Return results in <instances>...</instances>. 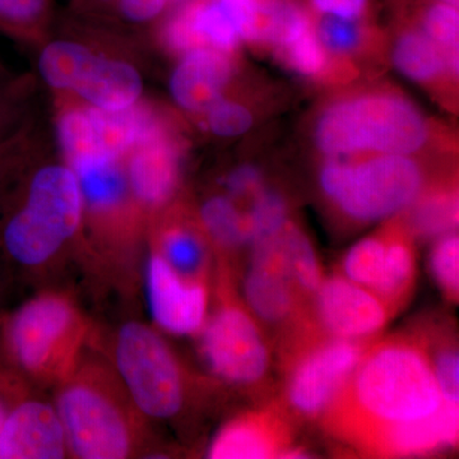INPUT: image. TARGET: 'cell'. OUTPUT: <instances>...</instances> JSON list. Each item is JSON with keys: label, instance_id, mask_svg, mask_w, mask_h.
I'll return each instance as SVG.
<instances>
[{"label": "cell", "instance_id": "6da1fadb", "mask_svg": "<svg viewBox=\"0 0 459 459\" xmlns=\"http://www.w3.org/2000/svg\"><path fill=\"white\" fill-rule=\"evenodd\" d=\"M40 129L0 160V249L21 277L41 285L82 259L83 202L77 175Z\"/></svg>", "mask_w": 459, "mask_h": 459}, {"label": "cell", "instance_id": "7a4b0ae2", "mask_svg": "<svg viewBox=\"0 0 459 459\" xmlns=\"http://www.w3.org/2000/svg\"><path fill=\"white\" fill-rule=\"evenodd\" d=\"M54 404L68 444L69 458H156L165 455L108 359L93 347L84 351L53 389Z\"/></svg>", "mask_w": 459, "mask_h": 459}, {"label": "cell", "instance_id": "3957f363", "mask_svg": "<svg viewBox=\"0 0 459 459\" xmlns=\"http://www.w3.org/2000/svg\"><path fill=\"white\" fill-rule=\"evenodd\" d=\"M35 51L39 77L53 98L104 111L124 110L144 98V75L128 33L69 17Z\"/></svg>", "mask_w": 459, "mask_h": 459}, {"label": "cell", "instance_id": "277c9868", "mask_svg": "<svg viewBox=\"0 0 459 459\" xmlns=\"http://www.w3.org/2000/svg\"><path fill=\"white\" fill-rule=\"evenodd\" d=\"M69 166L82 193L81 265L101 285L132 300L142 285L148 220L133 197L124 156H93Z\"/></svg>", "mask_w": 459, "mask_h": 459}, {"label": "cell", "instance_id": "5b68a950", "mask_svg": "<svg viewBox=\"0 0 459 459\" xmlns=\"http://www.w3.org/2000/svg\"><path fill=\"white\" fill-rule=\"evenodd\" d=\"M338 398H343L347 428L368 446L391 429L430 418L446 404L427 352L403 341L364 353Z\"/></svg>", "mask_w": 459, "mask_h": 459}, {"label": "cell", "instance_id": "8992f818", "mask_svg": "<svg viewBox=\"0 0 459 459\" xmlns=\"http://www.w3.org/2000/svg\"><path fill=\"white\" fill-rule=\"evenodd\" d=\"M95 328L72 292L44 287L0 313V364L33 389L53 391L89 349Z\"/></svg>", "mask_w": 459, "mask_h": 459}, {"label": "cell", "instance_id": "52a82bcc", "mask_svg": "<svg viewBox=\"0 0 459 459\" xmlns=\"http://www.w3.org/2000/svg\"><path fill=\"white\" fill-rule=\"evenodd\" d=\"M430 126L409 98L376 89L332 100L313 126V142L325 159L360 155L412 156L427 146Z\"/></svg>", "mask_w": 459, "mask_h": 459}, {"label": "cell", "instance_id": "ba28073f", "mask_svg": "<svg viewBox=\"0 0 459 459\" xmlns=\"http://www.w3.org/2000/svg\"><path fill=\"white\" fill-rule=\"evenodd\" d=\"M91 347L108 359L148 421L170 424L189 409L192 380L160 329L140 319L107 331L96 325Z\"/></svg>", "mask_w": 459, "mask_h": 459}, {"label": "cell", "instance_id": "9c48e42d", "mask_svg": "<svg viewBox=\"0 0 459 459\" xmlns=\"http://www.w3.org/2000/svg\"><path fill=\"white\" fill-rule=\"evenodd\" d=\"M318 181L323 197L338 212L362 223L403 212L425 188L416 160L382 153L325 159Z\"/></svg>", "mask_w": 459, "mask_h": 459}, {"label": "cell", "instance_id": "30bf717a", "mask_svg": "<svg viewBox=\"0 0 459 459\" xmlns=\"http://www.w3.org/2000/svg\"><path fill=\"white\" fill-rule=\"evenodd\" d=\"M186 151L177 115L150 100L140 135L124 155L133 197L147 220L179 197Z\"/></svg>", "mask_w": 459, "mask_h": 459}, {"label": "cell", "instance_id": "8fae6325", "mask_svg": "<svg viewBox=\"0 0 459 459\" xmlns=\"http://www.w3.org/2000/svg\"><path fill=\"white\" fill-rule=\"evenodd\" d=\"M198 334L202 359L220 382L250 385L267 373V344L255 320L238 305L222 304Z\"/></svg>", "mask_w": 459, "mask_h": 459}, {"label": "cell", "instance_id": "7c38bea8", "mask_svg": "<svg viewBox=\"0 0 459 459\" xmlns=\"http://www.w3.org/2000/svg\"><path fill=\"white\" fill-rule=\"evenodd\" d=\"M142 283L157 329L175 336H195L208 318L207 283L177 273L157 253L146 249Z\"/></svg>", "mask_w": 459, "mask_h": 459}, {"label": "cell", "instance_id": "4fadbf2b", "mask_svg": "<svg viewBox=\"0 0 459 459\" xmlns=\"http://www.w3.org/2000/svg\"><path fill=\"white\" fill-rule=\"evenodd\" d=\"M362 355L360 344L341 338L314 350L291 373L290 404L305 416L325 412L343 391Z\"/></svg>", "mask_w": 459, "mask_h": 459}, {"label": "cell", "instance_id": "5bb4252c", "mask_svg": "<svg viewBox=\"0 0 459 459\" xmlns=\"http://www.w3.org/2000/svg\"><path fill=\"white\" fill-rule=\"evenodd\" d=\"M69 458L62 420L53 398L27 391L9 410L0 434V459Z\"/></svg>", "mask_w": 459, "mask_h": 459}, {"label": "cell", "instance_id": "9a60e30c", "mask_svg": "<svg viewBox=\"0 0 459 459\" xmlns=\"http://www.w3.org/2000/svg\"><path fill=\"white\" fill-rule=\"evenodd\" d=\"M210 246L197 213L180 195L148 219L146 249L157 253L186 279L205 282Z\"/></svg>", "mask_w": 459, "mask_h": 459}, {"label": "cell", "instance_id": "2e32d148", "mask_svg": "<svg viewBox=\"0 0 459 459\" xmlns=\"http://www.w3.org/2000/svg\"><path fill=\"white\" fill-rule=\"evenodd\" d=\"M319 319L341 340H360L377 333L389 319V305L346 277L323 281L316 291Z\"/></svg>", "mask_w": 459, "mask_h": 459}, {"label": "cell", "instance_id": "e0dca14e", "mask_svg": "<svg viewBox=\"0 0 459 459\" xmlns=\"http://www.w3.org/2000/svg\"><path fill=\"white\" fill-rule=\"evenodd\" d=\"M177 59L169 80L172 101L184 113L199 117L230 90L237 72L235 56L198 48Z\"/></svg>", "mask_w": 459, "mask_h": 459}, {"label": "cell", "instance_id": "ac0fdd59", "mask_svg": "<svg viewBox=\"0 0 459 459\" xmlns=\"http://www.w3.org/2000/svg\"><path fill=\"white\" fill-rule=\"evenodd\" d=\"M280 234L250 246L244 296L252 312L268 323H281L295 309L294 283L287 272Z\"/></svg>", "mask_w": 459, "mask_h": 459}, {"label": "cell", "instance_id": "d6986e66", "mask_svg": "<svg viewBox=\"0 0 459 459\" xmlns=\"http://www.w3.org/2000/svg\"><path fill=\"white\" fill-rule=\"evenodd\" d=\"M280 425L261 413L238 416L214 435L207 457L211 459H263L285 451Z\"/></svg>", "mask_w": 459, "mask_h": 459}, {"label": "cell", "instance_id": "ffe728a7", "mask_svg": "<svg viewBox=\"0 0 459 459\" xmlns=\"http://www.w3.org/2000/svg\"><path fill=\"white\" fill-rule=\"evenodd\" d=\"M458 430V404L446 403L430 418L385 431L371 446L383 455H428L457 443Z\"/></svg>", "mask_w": 459, "mask_h": 459}, {"label": "cell", "instance_id": "44dd1931", "mask_svg": "<svg viewBox=\"0 0 459 459\" xmlns=\"http://www.w3.org/2000/svg\"><path fill=\"white\" fill-rule=\"evenodd\" d=\"M36 84L30 74L0 78V160L39 126L33 102Z\"/></svg>", "mask_w": 459, "mask_h": 459}, {"label": "cell", "instance_id": "7402d4cb", "mask_svg": "<svg viewBox=\"0 0 459 459\" xmlns=\"http://www.w3.org/2000/svg\"><path fill=\"white\" fill-rule=\"evenodd\" d=\"M392 63L402 75L416 83L433 86L444 78H453L446 51L419 27L404 29L395 38Z\"/></svg>", "mask_w": 459, "mask_h": 459}, {"label": "cell", "instance_id": "603a6c76", "mask_svg": "<svg viewBox=\"0 0 459 459\" xmlns=\"http://www.w3.org/2000/svg\"><path fill=\"white\" fill-rule=\"evenodd\" d=\"M54 0H0V33L38 50L56 29Z\"/></svg>", "mask_w": 459, "mask_h": 459}, {"label": "cell", "instance_id": "cb8c5ba5", "mask_svg": "<svg viewBox=\"0 0 459 459\" xmlns=\"http://www.w3.org/2000/svg\"><path fill=\"white\" fill-rule=\"evenodd\" d=\"M195 213L211 246L221 252H234L249 246L247 213L225 193L205 198Z\"/></svg>", "mask_w": 459, "mask_h": 459}, {"label": "cell", "instance_id": "d4e9b609", "mask_svg": "<svg viewBox=\"0 0 459 459\" xmlns=\"http://www.w3.org/2000/svg\"><path fill=\"white\" fill-rule=\"evenodd\" d=\"M409 228L424 238H437L458 225V195L455 188L425 189L409 208Z\"/></svg>", "mask_w": 459, "mask_h": 459}, {"label": "cell", "instance_id": "484cf974", "mask_svg": "<svg viewBox=\"0 0 459 459\" xmlns=\"http://www.w3.org/2000/svg\"><path fill=\"white\" fill-rule=\"evenodd\" d=\"M280 240L287 272L294 286L303 290L305 294H316L325 280L310 238L290 219L281 230Z\"/></svg>", "mask_w": 459, "mask_h": 459}, {"label": "cell", "instance_id": "4316f807", "mask_svg": "<svg viewBox=\"0 0 459 459\" xmlns=\"http://www.w3.org/2000/svg\"><path fill=\"white\" fill-rule=\"evenodd\" d=\"M314 31L329 56L346 60L359 56L370 44L373 32L364 18H344L334 14L316 13Z\"/></svg>", "mask_w": 459, "mask_h": 459}, {"label": "cell", "instance_id": "83f0119b", "mask_svg": "<svg viewBox=\"0 0 459 459\" xmlns=\"http://www.w3.org/2000/svg\"><path fill=\"white\" fill-rule=\"evenodd\" d=\"M415 276V256L409 238L400 232L388 234V249L382 280L374 294L391 307L404 298Z\"/></svg>", "mask_w": 459, "mask_h": 459}, {"label": "cell", "instance_id": "f1b7e54d", "mask_svg": "<svg viewBox=\"0 0 459 459\" xmlns=\"http://www.w3.org/2000/svg\"><path fill=\"white\" fill-rule=\"evenodd\" d=\"M388 234L362 238L347 252L343 259L346 279L370 291H376L386 261Z\"/></svg>", "mask_w": 459, "mask_h": 459}, {"label": "cell", "instance_id": "f546056e", "mask_svg": "<svg viewBox=\"0 0 459 459\" xmlns=\"http://www.w3.org/2000/svg\"><path fill=\"white\" fill-rule=\"evenodd\" d=\"M249 246L279 234L290 220L289 204L280 192L263 188L250 199L247 211Z\"/></svg>", "mask_w": 459, "mask_h": 459}, {"label": "cell", "instance_id": "4dcf8cb0", "mask_svg": "<svg viewBox=\"0 0 459 459\" xmlns=\"http://www.w3.org/2000/svg\"><path fill=\"white\" fill-rule=\"evenodd\" d=\"M199 117L205 131L223 140L246 134L255 123L252 110L240 100L229 95V91Z\"/></svg>", "mask_w": 459, "mask_h": 459}, {"label": "cell", "instance_id": "1f68e13d", "mask_svg": "<svg viewBox=\"0 0 459 459\" xmlns=\"http://www.w3.org/2000/svg\"><path fill=\"white\" fill-rule=\"evenodd\" d=\"M276 54L282 63L289 65L296 74L313 80H319L325 75L331 74L332 63L336 60L329 56L327 50L320 44L314 26L298 40L277 50Z\"/></svg>", "mask_w": 459, "mask_h": 459}, {"label": "cell", "instance_id": "d6a6232c", "mask_svg": "<svg viewBox=\"0 0 459 459\" xmlns=\"http://www.w3.org/2000/svg\"><path fill=\"white\" fill-rule=\"evenodd\" d=\"M172 7V0H117L105 22L100 25L126 33V29H153Z\"/></svg>", "mask_w": 459, "mask_h": 459}, {"label": "cell", "instance_id": "836d02e7", "mask_svg": "<svg viewBox=\"0 0 459 459\" xmlns=\"http://www.w3.org/2000/svg\"><path fill=\"white\" fill-rule=\"evenodd\" d=\"M420 30L446 53H458V7L440 0L429 3L420 12Z\"/></svg>", "mask_w": 459, "mask_h": 459}, {"label": "cell", "instance_id": "e575fe53", "mask_svg": "<svg viewBox=\"0 0 459 459\" xmlns=\"http://www.w3.org/2000/svg\"><path fill=\"white\" fill-rule=\"evenodd\" d=\"M435 282L446 298L457 300L459 294V238L455 231L437 238L430 255Z\"/></svg>", "mask_w": 459, "mask_h": 459}, {"label": "cell", "instance_id": "d590c367", "mask_svg": "<svg viewBox=\"0 0 459 459\" xmlns=\"http://www.w3.org/2000/svg\"><path fill=\"white\" fill-rule=\"evenodd\" d=\"M431 368L446 403L459 404V355L455 347H442L435 352Z\"/></svg>", "mask_w": 459, "mask_h": 459}, {"label": "cell", "instance_id": "8d00e7d4", "mask_svg": "<svg viewBox=\"0 0 459 459\" xmlns=\"http://www.w3.org/2000/svg\"><path fill=\"white\" fill-rule=\"evenodd\" d=\"M223 193L235 202L252 199L264 188L261 168L253 164L235 166L221 179Z\"/></svg>", "mask_w": 459, "mask_h": 459}, {"label": "cell", "instance_id": "74e56055", "mask_svg": "<svg viewBox=\"0 0 459 459\" xmlns=\"http://www.w3.org/2000/svg\"><path fill=\"white\" fill-rule=\"evenodd\" d=\"M31 389H33L32 386L23 382L13 371L0 364V434H2L5 419H7L9 410L13 406L14 402Z\"/></svg>", "mask_w": 459, "mask_h": 459}, {"label": "cell", "instance_id": "f35d334b", "mask_svg": "<svg viewBox=\"0 0 459 459\" xmlns=\"http://www.w3.org/2000/svg\"><path fill=\"white\" fill-rule=\"evenodd\" d=\"M316 13L334 14L344 18H364L370 0H310Z\"/></svg>", "mask_w": 459, "mask_h": 459}, {"label": "cell", "instance_id": "ab89813d", "mask_svg": "<svg viewBox=\"0 0 459 459\" xmlns=\"http://www.w3.org/2000/svg\"><path fill=\"white\" fill-rule=\"evenodd\" d=\"M117 0H71L69 17L86 22H105Z\"/></svg>", "mask_w": 459, "mask_h": 459}, {"label": "cell", "instance_id": "60d3db41", "mask_svg": "<svg viewBox=\"0 0 459 459\" xmlns=\"http://www.w3.org/2000/svg\"><path fill=\"white\" fill-rule=\"evenodd\" d=\"M11 71H9V68L7 65H4V62H3L2 57H0V78H5L9 77V75H12Z\"/></svg>", "mask_w": 459, "mask_h": 459}, {"label": "cell", "instance_id": "b9f144b4", "mask_svg": "<svg viewBox=\"0 0 459 459\" xmlns=\"http://www.w3.org/2000/svg\"><path fill=\"white\" fill-rule=\"evenodd\" d=\"M440 2L446 3V4L455 5V7H458V0H440Z\"/></svg>", "mask_w": 459, "mask_h": 459}, {"label": "cell", "instance_id": "7bdbcfd3", "mask_svg": "<svg viewBox=\"0 0 459 459\" xmlns=\"http://www.w3.org/2000/svg\"><path fill=\"white\" fill-rule=\"evenodd\" d=\"M184 2V0H172V4L177 5L179 4V3Z\"/></svg>", "mask_w": 459, "mask_h": 459}, {"label": "cell", "instance_id": "ee69618b", "mask_svg": "<svg viewBox=\"0 0 459 459\" xmlns=\"http://www.w3.org/2000/svg\"><path fill=\"white\" fill-rule=\"evenodd\" d=\"M0 259H2V249H0Z\"/></svg>", "mask_w": 459, "mask_h": 459}]
</instances>
